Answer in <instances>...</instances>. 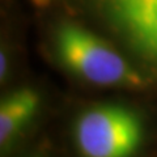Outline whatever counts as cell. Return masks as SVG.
Segmentation results:
<instances>
[{
  "label": "cell",
  "mask_w": 157,
  "mask_h": 157,
  "mask_svg": "<svg viewBox=\"0 0 157 157\" xmlns=\"http://www.w3.org/2000/svg\"><path fill=\"white\" fill-rule=\"evenodd\" d=\"M52 39L58 62L80 80L126 89H143L149 84L147 75L109 42L78 24L60 22Z\"/></svg>",
  "instance_id": "6da1fadb"
},
{
  "label": "cell",
  "mask_w": 157,
  "mask_h": 157,
  "mask_svg": "<svg viewBox=\"0 0 157 157\" xmlns=\"http://www.w3.org/2000/svg\"><path fill=\"white\" fill-rule=\"evenodd\" d=\"M143 139L140 115L122 104L90 106L73 124V140L81 157H134Z\"/></svg>",
  "instance_id": "7a4b0ae2"
},
{
  "label": "cell",
  "mask_w": 157,
  "mask_h": 157,
  "mask_svg": "<svg viewBox=\"0 0 157 157\" xmlns=\"http://www.w3.org/2000/svg\"><path fill=\"white\" fill-rule=\"evenodd\" d=\"M97 7L126 50L157 76V0H97Z\"/></svg>",
  "instance_id": "3957f363"
},
{
  "label": "cell",
  "mask_w": 157,
  "mask_h": 157,
  "mask_svg": "<svg viewBox=\"0 0 157 157\" xmlns=\"http://www.w3.org/2000/svg\"><path fill=\"white\" fill-rule=\"evenodd\" d=\"M41 107L39 93L24 86L6 94L0 102V148L6 153L24 130L30 124Z\"/></svg>",
  "instance_id": "277c9868"
},
{
  "label": "cell",
  "mask_w": 157,
  "mask_h": 157,
  "mask_svg": "<svg viewBox=\"0 0 157 157\" xmlns=\"http://www.w3.org/2000/svg\"><path fill=\"white\" fill-rule=\"evenodd\" d=\"M9 70H11V62H9V54L6 47H2L0 51V80L2 82L7 81L9 77Z\"/></svg>",
  "instance_id": "5b68a950"
},
{
  "label": "cell",
  "mask_w": 157,
  "mask_h": 157,
  "mask_svg": "<svg viewBox=\"0 0 157 157\" xmlns=\"http://www.w3.org/2000/svg\"><path fill=\"white\" fill-rule=\"evenodd\" d=\"M29 157H43L41 153H34V155H32V156H29Z\"/></svg>",
  "instance_id": "8992f818"
}]
</instances>
